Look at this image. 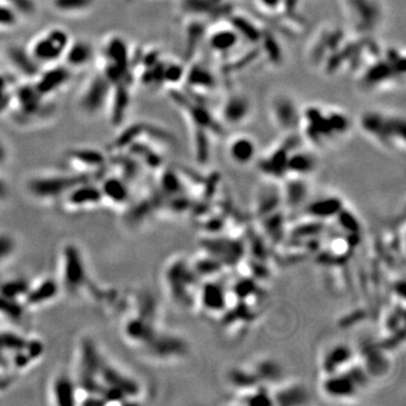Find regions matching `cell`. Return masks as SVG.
Masks as SVG:
<instances>
[{
	"label": "cell",
	"instance_id": "6da1fadb",
	"mask_svg": "<svg viewBox=\"0 0 406 406\" xmlns=\"http://www.w3.org/2000/svg\"><path fill=\"white\" fill-rule=\"evenodd\" d=\"M78 404H138L144 392L142 381L111 360L92 337L77 342L75 370Z\"/></svg>",
	"mask_w": 406,
	"mask_h": 406
},
{
	"label": "cell",
	"instance_id": "7a4b0ae2",
	"mask_svg": "<svg viewBox=\"0 0 406 406\" xmlns=\"http://www.w3.org/2000/svg\"><path fill=\"white\" fill-rule=\"evenodd\" d=\"M351 128V119L341 109L320 104L302 107L298 133L311 149L334 146L346 138Z\"/></svg>",
	"mask_w": 406,
	"mask_h": 406
},
{
	"label": "cell",
	"instance_id": "3957f363",
	"mask_svg": "<svg viewBox=\"0 0 406 406\" xmlns=\"http://www.w3.org/2000/svg\"><path fill=\"white\" fill-rule=\"evenodd\" d=\"M46 356V343L22 327L0 326V372L18 376L32 370Z\"/></svg>",
	"mask_w": 406,
	"mask_h": 406
},
{
	"label": "cell",
	"instance_id": "277c9868",
	"mask_svg": "<svg viewBox=\"0 0 406 406\" xmlns=\"http://www.w3.org/2000/svg\"><path fill=\"white\" fill-rule=\"evenodd\" d=\"M405 53L398 48H389L372 57L359 72V87L363 92L389 90L405 79Z\"/></svg>",
	"mask_w": 406,
	"mask_h": 406
},
{
	"label": "cell",
	"instance_id": "5b68a950",
	"mask_svg": "<svg viewBox=\"0 0 406 406\" xmlns=\"http://www.w3.org/2000/svg\"><path fill=\"white\" fill-rule=\"evenodd\" d=\"M358 127L365 137L383 149L405 151L406 121L402 114L377 109L367 110L358 119Z\"/></svg>",
	"mask_w": 406,
	"mask_h": 406
},
{
	"label": "cell",
	"instance_id": "8992f818",
	"mask_svg": "<svg viewBox=\"0 0 406 406\" xmlns=\"http://www.w3.org/2000/svg\"><path fill=\"white\" fill-rule=\"evenodd\" d=\"M349 33L360 38H372L381 29L385 18L381 0H337Z\"/></svg>",
	"mask_w": 406,
	"mask_h": 406
},
{
	"label": "cell",
	"instance_id": "52a82bcc",
	"mask_svg": "<svg viewBox=\"0 0 406 406\" xmlns=\"http://www.w3.org/2000/svg\"><path fill=\"white\" fill-rule=\"evenodd\" d=\"M59 283L62 294L81 296L90 287V273L81 248L75 243H65L59 252Z\"/></svg>",
	"mask_w": 406,
	"mask_h": 406
},
{
	"label": "cell",
	"instance_id": "ba28073f",
	"mask_svg": "<svg viewBox=\"0 0 406 406\" xmlns=\"http://www.w3.org/2000/svg\"><path fill=\"white\" fill-rule=\"evenodd\" d=\"M133 55L127 40L121 35H110L101 49L100 72L111 85L133 84Z\"/></svg>",
	"mask_w": 406,
	"mask_h": 406
},
{
	"label": "cell",
	"instance_id": "9c48e42d",
	"mask_svg": "<svg viewBox=\"0 0 406 406\" xmlns=\"http://www.w3.org/2000/svg\"><path fill=\"white\" fill-rule=\"evenodd\" d=\"M88 179L90 177L74 173L72 170L44 172L29 176L25 181V191L35 201L60 203L62 198L74 185Z\"/></svg>",
	"mask_w": 406,
	"mask_h": 406
},
{
	"label": "cell",
	"instance_id": "30bf717a",
	"mask_svg": "<svg viewBox=\"0 0 406 406\" xmlns=\"http://www.w3.org/2000/svg\"><path fill=\"white\" fill-rule=\"evenodd\" d=\"M164 285L168 296L180 306L196 305L199 285H196V270L183 257L170 259L164 270Z\"/></svg>",
	"mask_w": 406,
	"mask_h": 406
},
{
	"label": "cell",
	"instance_id": "8fae6325",
	"mask_svg": "<svg viewBox=\"0 0 406 406\" xmlns=\"http://www.w3.org/2000/svg\"><path fill=\"white\" fill-rule=\"evenodd\" d=\"M368 381L366 368L353 363L344 372L323 376L320 392L337 402L353 400L366 388Z\"/></svg>",
	"mask_w": 406,
	"mask_h": 406
},
{
	"label": "cell",
	"instance_id": "7c38bea8",
	"mask_svg": "<svg viewBox=\"0 0 406 406\" xmlns=\"http://www.w3.org/2000/svg\"><path fill=\"white\" fill-rule=\"evenodd\" d=\"M72 36L62 27H51L35 36L26 48L29 57L40 68L59 64L72 42Z\"/></svg>",
	"mask_w": 406,
	"mask_h": 406
},
{
	"label": "cell",
	"instance_id": "4fadbf2b",
	"mask_svg": "<svg viewBox=\"0 0 406 406\" xmlns=\"http://www.w3.org/2000/svg\"><path fill=\"white\" fill-rule=\"evenodd\" d=\"M48 98L35 90L32 81L15 85L12 105L9 112L13 113L18 123H32L49 112Z\"/></svg>",
	"mask_w": 406,
	"mask_h": 406
},
{
	"label": "cell",
	"instance_id": "5bb4252c",
	"mask_svg": "<svg viewBox=\"0 0 406 406\" xmlns=\"http://www.w3.org/2000/svg\"><path fill=\"white\" fill-rule=\"evenodd\" d=\"M268 113L274 127L285 135L298 133L302 107L289 93L276 92L269 97Z\"/></svg>",
	"mask_w": 406,
	"mask_h": 406
},
{
	"label": "cell",
	"instance_id": "9a60e30c",
	"mask_svg": "<svg viewBox=\"0 0 406 406\" xmlns=\"http://www.w3.org/2000/svg\"><path fill=\"white\" fill-rule=\"evenodd\" d=\"M112 85L101 72L86 81L78 95L77 107L85 116H96L107 107Z\"/></svg>",
	"mask_w": 406,
	"mask_h": 406
},
{
	"label": "cell",
	"instance_id": "2e32d148",
	"mask_svg": "<svg viewBox=\"0 0 406 406\" xmlns=\"http://www.w3.org/2000/svg\"><path fill=\"white\" fill-rule=\"evenodd\" d=\"M252 113L251 98L244 93L233 92L222 100L216 116L224 128L239 127L251 119Z\"/></svg>",
	"mask_w": 406,
	"mask_h": 406
},
{
	"label": "cell",
	"instance_id": "e0dca14e",
	"mask_svg": "<svg viewBox=\"0 0 406 406\" xmlns=\"http://www.w3.org/2000/svg\"><path fill=\"white\" fill-rule=\"evenodd\" d=\"M72 78V70L66 65L59 62L41 68L40 72L33 78L32 83L41 95L51 100L52 96L57 95L68 86Z\"/></svg>",
	"mask_w": 406,
	"mask_h": 406
},
{
	"label": "cell",
	"instance_id": "ac0fdd59",
	"mask_svg": "<svg viewBox=\"0 0 406 406\" xmlns=\"http://www.w3.org/2000/svg\"><path fill=\"white\" fill-rule=\"evenodd\" d=\"M101 187L93 183L90 179L84 180L70 189L60 203L72 212L90 210L103 203Z\"/></svg>",
	"mask_w": 406,
	"mask_h": 406
},
{
	"label": "cell",
	"instance_id": "d6986e66",
	"mask_svg": "<svg viewBox=\"0 0 406 406\" xmlns=\"http://www.w3.org/2000/svg\"><path fill=\"white\" fill-rule=\"evenodd\" d=\"M62 294L58 278L44 276L33 283H29V289L24 298V305L29 311L43 309L50 304L55 303Z\"/></svg>",
	"mask_w": 406,
	"mask_h": 406
},
{
	"label": "cell",
	"instance_id": "ffe728a7",
	"mask_svg": "<svg viewBox=\"0 0 406 406\" xmlns=\"http://www.w3.org/2000/svg\"><path fill=\"white\" fill-rule=\"evenodd\" d=\"M69 170L74 173L92 177L94 174L101 173V170L109 165V157L101 150L94 148H77L72 149L67 155Z\"/></svg>",
	"mask_w": 406,
	"mask_h": 406
},
{
	"label": "cell",
	"instance_id": "44dd1931",
	"mask_svg": "<svg viewBox=\"0 0 406 406\" xmlns=\"http://www.w3.org/2000/svg\"><path fill=\"white\" fill-rule=\"evenodd\" d=\"M52 405H77L78 386L72 372L59 370L52 376L48 389Z\"/></svg>",
	"mask_w": 406,
	"mask_h": 406
},
{
	"label": "cell",
	"instance_id": "7402d4cb",
	"mask_svg": "<svg viewBox=\"0 0 406 406\" xmlns=\"http://www.w3.org/2000/svg\"><path fill=\"white\" fill-rule=\"evenodd\" d=\"M356 359H357V355L350 344L344 342L332 344L323 353L322 359H320L323 376L344 372L351 366L352 363H356Z\"/></svg>",
	"mask_w": 406,
	"mask_h": 406
},
{
	"label": "cell",
	"instance_id": "603a6c76",
	"mask_svg": "<svg viewBox=\"0 0 406 406\" xmlns=\"http://www.w3.org/2000/svg\"><path fill=\"white\" fill-rule=\"evenodd\" d=\"M205 38L211 51L215 52L216 55L226 57L231 55V51L236 48L241 36L236 29H234V26L228 22L227 25L217 26L211 31H207Z\"/></svg>",
	"mask_w": 406,
	"mask_h": 406
},
{
	"label": "cell",
	"instance_id": "cb8c5ba5",
	"mask_svg": "<svg viewBox=\"0 0 406 406\" xmlns=\"http://www.w3.org/2000/svg\"><path fill=\"white\" fill-rule=\"evenodd\" d=\"M228 158L238 166H248L257 158V146L254 138L248 135H236L226 146Z\"/></svg>",
	"mask_w": 406,
	"mask_h": 406
},
{
	"label": "cell",
	"instance_id": "d4e9b609",
	"mask_svg": "<svg viewBox=\"0 0 406 406\" xmlns=\"http://www.w3.org/2000/svg\"><path fill=\"white\" fill-rule=\"evenodd\" d=\"M317 164H318V161L314 154L309 150L302 149L299 144H297L289 154L288 163H287V177L306 179L314 173Z\"/></svg>",
	"mask_w": 406,
	"mask_h": 406
},
{
	"label": "cell",
	"instance_id": "484cf974",
	"mask_svg": "<svg viewBox=\"0 0 406 406\" xmlns=\"http://www.w3.org/2000/svg\"><path fill=\"white\" fill-rule=\"evenodd\" d=\"M94 57L95 49L90 42L85 40H72L65 51L61 62L72 70L83 69L92 64Z\"/></svg>",
	"mask_w": 406,
	"mask_h": 406
},
{
	"label": "cell",
	"instance_id": "4316f807",
	"mask_svg": "<svg viewBox=\"0 0 406 406\" xmlns=\"http://www.w3.org/2000/svg\"><path fill=\"white\" fill-rule=\"evenodd\" d=\"M182 11L190 18L203 20L205 16L212 18L217 13L231 14L229 6L224 0H182Z\"/></svg>",
	"mask_w": 406,
	"mask_h": 406
},
{
	"label": "cell",
	"instance_id": "83f0119b",
	"mask_svg": "<svg viewBox=\"0 0 406 406\" xmlns=\"http://www.w3.org/2000/svg\"><path fill=\"white\" fill-rule=\"evenodd\" d=\"M130 86L131 84L112 85L107 107L110 110V118L113 124L121 123L127 116L131 101Z\"/></svg>",
	"mask_w": 406,
	"mask_h": 406
},
{
	"label": "cell",
	"instance_id": "f1b7e54d",
	"mask_svg": "<svg viewBox=\"0 0 406 406\" xmlns=\"http://www.w3.org/2000/svg\"><path fill=\"white\" fill-rule=\"evenodd\" d=\"M29 314L23 302L0 295V320L6 325L22 327Z\"/></svg>",
	"mask_w": 406,
	"mask_h": 406
},
{
	"label": "cell",
	"instance_id": "f546056e",
	"mask_svg": "<svg viewBox=\"0 0 406 406\" xmlns=\"http://www.w3.org/2000/svg\"><path fill=\"white\" fill-rule=\"evenodd\" d=\"M129 182L122 179L121 176L114 175L104 180L100 184L104 202L111 205H124L129 199L130 190L128 187Z\"/></svg>",
	"mask_w": 406,
	"mask_h": 406
},
{
	"label": "cell",
	"instance_id": "4dcf8cb0",
	"mask_svg": "<svg viewBox=\"0 0 406 406\" xmlns=\"http://www.w3.org/2000/svg\"><path fill=\"white\" fill-rule=\"evenodd\" d=\"M271 394L273 398V404L280 405H302L309 403V400L307 389L299 383L285 384Z\"/></svg>",
	"mask_w": 406,
	"mask_h": 406
},
{
	"label": "cell",
	"instance_id": "1f68e13d",
	"mask_svg": "<svg viewBox=\"0 0 406 406\" xmlns=\"http://www.w3.org/2000/svg\"><path fill=\"white\" fill-rule=\"evenodd\" d=\"M184 79H187L191 90L196 92H211L217 86V78L211 70L202 65H194L189 72H185Z\"/></svg>",
	"mask_w": 406,
	"mask_h": 406
},
{
	"label": "cell",
	"instance_id": "d6a6232c",
	"mask_svg": "<svg viewBox=\"0 0 406 406\" xmlns=\"http://www.w3.org/2000/svg\"><path fill=\"white\" fill-rule=\"evenodd\" d=\"M7 57H8V60L12 62L13 66L25 77L33 79L40 72V67L35 64L32 58L29 57L27 50L23 49V48H20V46L11 48L7 51Z\"/></svg>",
	"mask_w": 406,
	"mask_h": 406
},
{
	"label": "cell",
	"instance_id": "836d02e7",
	"mask_svg": "<svg viewBox=\"0 0 406 406\" xmlns=\"http://www.w3.org/2000/svg\"><path fill=\"white\" fill-rule=\"evenodd\" d=\"M95 0H50L52 9L66 16H77L88 12Z\"/></svg>",
	"mask_w": 406,
	"mask_h": 406
},
{
	"label": "cell",
	"instance_id": "e575fe53",
	"mask_svg": "<svg viewBox=\"0 0 406 406\" xmlns=\"http://www.w3.org/2000/svg\"><path fill=\"white\" fill-rule=\"evenodd\" d=\"M253 369L254 374L257 376L261 385L264 384H271V381H276L280 379L283 374V368L280 363L272 359H263L259 360L257 365L251 367Z\"/></svg>",
	"mask_w": 406,
	"mask_h": 406
},
{
	"label": "cell",
	"instance_id": "d590c367",
	"mask_svg": "<svg viewBox=\"0 0 406 406\" xmlns=\"http://www.w3.org/2000/svg\"><path fill=\"white\" fill-rule=\"evenodd\" d=\"M342 202L337 196L320 198V200L313 202L309 207V213L315 218H329L334 216L340 211Z\"/></svg>",
	"mask_w": 406,
	"mask_h": 406
},
{
	"label": "cell",
	"instance_id": "8d00e7d4",
	"mask_svg": "<svg viewBox=\"0 0 406 406\" xmlns=\"http://www.w3.org/2000/svg\"><path fill=\"white\" fill-rule=\"evenodd\" d=\"M15 83L6 74L0 72V116L9 112L12 105L13 94H14Z\"/></svg>",
	"mask_w": 406,
	"mask_h": 406
},
{
	"label": "cell",
	"instance_id": "74e56055",
	"mask_svg": "<svg viewBox=\"0 0 406 406\" xmlns=\"http://www.w3.org/2000/svg\"><path fill=\"white\" fill-rule=\"evenodd\" d=\"M20 24V13L0 0V29H13Z\"/></svg>",
	"mask_w": 406,
	"mask_h": 406
},
{
	"label": "cell",
	"instance_id": "f35d334b",
	"mask_svg": "<svg viewBox=\"0 0 406 406\" xmlns=\"http://www.w3.org/2000/svg\"><path fill=\"white\" fill-rule=\"evenodd\" d=\"M18 243L14 236L6 231H0V264L6 262L14 255Z\"/></svg>",
	"mask_w": 406,
	"mask_h": 406
},
{
	"label": "cell",
	"instance_id": "ab89813d",
	"mask_svg": "<svg viewBox=\"0 0 406 406\" xmlns=\"http://www.w3.org/2000/svg\"><path fill=\"white\" fill-rule=\"evenodd\" d=\"M4 3L8 4L9 6L16 9L18 13H29L32 11V0H1Z\"/></svg>",
	"mask_w": 406,
	"mask_h": 406
},
{
	"label": "cell",
	"instance_id": "60d3db41",
	"mask_svg": "<svg viewBox=\"0 0 406 406\" xmlns=\"http://www.w3.org/2000/svg\"><path fill=\"white\" fill-rule=\"evenodd\" d=\"M9 196H11V187L6 180L0 175V205L6 203L9 200Z\"/></svg>",
	"mask_w": 406,
	"mask_h": 406
},
{
	"label": "cell",
	"instance_id": "b9f144b4",
	"mask_svg": "<svg viewBox=\"0 0 406 406\" xmlns=\"http://www.w3.org/2000/svg\"><path fill=\"white\" fill-rule=\"evenodd\" d=\"M14 378V376L0 372V395L6 392L7 389L12 386Z\"/></svg>",
	"mask_w": 406,
	"mask_h": 406
},
{
	"label": "cell",
	"instance_id": "7bdbcfd3",
	"mask_svg": "<svg viewBox=\"0 0 406 406\" xmlns=\"http://www.w3.org/2000/svg\"><path fill=\"white\" fill-rule=\"evenodd\" d=\"M9 158V149L6 142L0 137V168H3L6 164Z\"/></svg>",
	"mask_w": 406,
	"mask_h": 406
}]
</instances>
